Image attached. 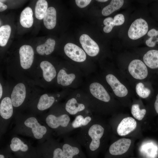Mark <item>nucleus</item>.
Listing matches in <instances>:
<instances>
[{
	"label": "nucleus",
	"instance_id": "58836bf2",
	"mask_svg": "<svg viewBox=\"0 0 158 158\" xmlns=\"http://www.w3.org/2000/svg\"><path fill=\"white\" fill-rule=\"evenodd\" d=\"M154 106L157 113L158 114V94L156 96V99L155 101Z\"/></svg>",
	"mask_w": 158,
	"mask_h": 158
},
{
	"label": "nucleus",
	"instance_id": "a19ab883",
	"mask_svg": "<svg viewBox=\"0 0 158 158\" xmlns=\"http://www.w3.org/2000/svg\"><path fill=\"white\" fill-rule=\"evenodd\" d=\"M107 0H98L97 1L100 2H105L108 1Z\"/></svg>",
	"mask_w": 158,
	"mask_h": 158
},
{
	"label": "nucleus",
	"instance_id": "1a4fd4ad",
	"mask_svg": "<svg viewBox=\"0 0 158 158\" xmlns=\"http://www.w3.org/2000/svg\"><path fill=\"white\" fill-rule=\"evenodd\" d=\"M61 142L62 158H88L83 151L82 146L75 138L66 136Z\"/></svg>",
	"mask_w": 158,
	"mask_h": 158
},
{
	"label": "nucleus",
	"instance_id": "e433bc0d",
	"mask_svg": "<svg viewBox=\"0 0 158 158\" xmlns=\"http://www.w3.org/2000/svg\"><path fill=\"white\" fill-rule=\"evenodd\" d=\"M37 53L41 55H43L45 54V49L43 44L38 46L36 48Z\"/></svg>",
	"mask_w": 158,
	"mask_h": 158
},
{
	"label": "nucleus",
	"instance_id": "2f4dec72",
	"mask_svg": "<svg viewBox=\"0 0 158 158\" xmlns=\"http://www.w3.org/2000/svg\"><path fill=\"white\" fill-rule=\"evenodd\" d=\"M135 89L138 95L142 98L147 97L150 94V90L145 87L144 84L142 83H139L137 84Z\"/></svg>",
	"mask_w": 158,
	"mask_h": 158
},
{
	"label": "nucleus",
	"instance_id": "ea45409f",
	"mask_svg": "<svg viewBox=\"0 0 158 158\" xmlns=\"http://www.w3.org/2000/svg\"><path fill=\"white\" fill-rule=\"evenodd\" d=\"M2 88L1 84H0V98L1 99L2 97Z\"/></svg>",
	"mask_w": 158,
	"mask_h": 158
},
{
	"label": "nucleus",
	"instance_id": "dca6fc26",
	"mask_svg": "<svg viewBox=\"0 0 158 158\" xmlns=\"http://www.w3.org/2000/svg\"><path fill=\"white\" fill-rule=\"evenodd\" d=\"M64 51L68 57L75 61L83 62L86 59V55L85 51L74 44H66L64 47Z\"/></svg>",
	"mask_w": 158,
	"mask_h": 158
},
{
	"label": "nucleus",
	"instance_id": "f8f14e48",
	"mask_svg": "<svg viewBox=\"0 0 158 158\" xmlns=\"http://www.w3.org/2000/svg\"><path fill=\"white\" fill-rule=\"evenodd\" d=\"M64 108L69 115L75 116L89 109L88 99L71 97L66 103Z\"/></svg>",
	"mask_w": 158,
	"mask_h": 158
},
{
	"label": "nucleus",
	"instance_id": "5701e85b",
	"mask_svg": "<svg viewBox=\"0 0 158 158\" xmlns=\"http://www.w3.org/2000/svg\"><path fill=\"white\" fill-rule=\"evenodd\" d=\"M143 44L147 47H158V23L148 30L143 39Z\"/></svg>",
	"mask_w": 158,
	"mask_h": 158
},
{
	"label": "nucleus",
	"instance_id": "0eeeda50",
	"mask_svg": "<svg viewBox=\"0 0 158 158\" xmlns=\"http://www.w3.org/2000/svg\"><path fill=\"white\" fill-rule=\"evenodd\" d=\"M37 158H62L61 142L51 137L36 147Z\"/></svg>",
	"mask_w": 158,
	"mask_h": 158
},
{
	"label": "nucleus",
	"instance_id": "9b49d317",
	"mask_svg": "<svg viewBox=\"0 0 158 158\" xmlns=\"http://www.w3.org/2000/svg\"><path fill=\"white\" fill-rule=\"evenodd\" d=\"M138 53L142 54V61L149 68H158V47L150 48L146 47L132 48Z\"/></svg>",
	"mask_w": 158,
	"mask_h": 158
},
{
	"label": "nucleus",
	"instance_id": "c85d7f7f",
	"mask_svg": "<svg viewBox=\"0 0 158 158\" xmlns=\"http://www.w3.org/2000/svg\"><path fill=\"white\" fill-rule=\"evenodd\" d=\"M48 9V3L45 0H38L35 8V16L39 20L43 19Z\"/></svg>",
	"mask_w": 158,
	"mask_h": 158
},
{
	"label": "nucleus",
	"instance_id": "6ab92c4d",
	"mask_svg": "<svg viewBox=\"0 0 158 158\" xmlns=\"http://www.w3.org/2000/svg\"><path fill=\"white\" fill-rule=\"evenodd\" d=\"M79 40L82 47L89 56L93 57L98 54L99 51V46L88 35L86 34L82 35Z\"/></svg>",
	"mask_w": 158,
	"mask_h": 158
},
{
	"label": "nucleus",
	"instance_id": "72a5a7b5",
	"mask_svg": "<svg viewBox=\"0 0 158 158\" xmlns=\"http://www.w3.org/2000/svg\"><path fill=\"white\" fill-rule=\"evenodd\" d=\"M45 47V54L48 55L51 54L54 50L55 45V41L52 39H47L44 44Z\"/></svg>",
	"mask_w": 158,
	"mask_h": 158
},
{
	"label": "nucleus",
	"instance_id": "7ed1b4c3",
	"mask_svg": "<svg viewBox=\"0 0 158 158\" xmlns=\"http://www.w3.org/2000/svg\"><path fill=\"white\" fill-rule=\"evenodd\" d=\"M13 134L31 137L42 143L52 137L53 131L36 117L17 115L14 121Z\"/></svg>",
	"mask_w": 158,
	"mask_h": 158
},
{
	"label": "nucleus",
	"instance_id": "4c0bfd02",
	"mask_svg": "<svg viewBox=\"0 0 158 158\" xmlns=\"http://www.w3.org/2000/svg\"><path fill=\"white\" fill-rule=\"evenodd\" d=\"M7 6L6 5L2 3L1 2H0V11H3L7 9Z\"/></svg>",
	"mask_w": 158,
	"mask_h": 158
},
{
	"label": "nucleus",
	"instance_id": "423d86ee",
	"mask_svg": "<svg viewBox=\"0 0 158 158\" xmlns=\"http://www.w3.org/2000/svg\"><path fill=\"white\" fill-rule=\"evenodd\" d=\"M135 8L131 6L113 17L105 18L103 21L104 32L107 34L114 32V35L118 37L121 30L126 24L130 14Z\"/></svg>",
	"mask_w": 158,
	"mask_h": 158
},
{
	"label": "nucleus",
	"instance_id": "393cba45",
	"mask_svg": "<svg viewBox=\"0 0 158 158\" xmlns=\"http://www.w3.org/2000/svg\"><path fill=\"white\" fill-rule=\"evenodd\" d=\"M56 11L53 7L48 8L43 18V23L45 27L48 29H52L56 24Z\"/></svg>",
	"mask_w": 158,
	"mask_h": 158
},
{
	"label": "nucleus",
	"instance_id": "39448f33",
	"mask_svg": "<svg viewBox=\"0 0 158 158\" xmlns=\"http://www.w3.org/2000/svg\"><path fill=\"white\" fill-rule=\"evenodd\" d=\"M6 147L16 158H37L36 147L17 135L13 134Z\"/></svg>",
	"mask_w": 158,
	"mask_h": 158
},
{
	"label": "nucleus",
	"instance_id": "c9c22d12",
	"mask_svg": "<svg viewBox=\"0 0 158 158\" xmlns=\"http://www.w3.org/2000/svg\"><path fill=\"white\" fill-rule=\"evenodd\" d=\"M90 0H76L75 1L78 6L80 8L85 7L91 2Z\"/></svg>",
	"mask_w": 158,
	"mask_h": 158
},
{
	"label": "nucleus",
	"instance_id": "6e6552de",
	"mask_svg": "<svg viewBox=\"0 0 158 158\" xmlns=\"http://www.w3.org/2000/svg\"><path fill=\"white\" fill-rule=\"evenodd\" d=\"M89 90L93 98L88 99L89 109L95 112L99 102H109L111 100L110 95L103 86L100 83L94 82L89 86Z\"/></svg>",
	"mask_w": 158,
	"mask_h": 158
},
{
	"label": "nucleus",
	"instance_id": "f257e3e1",
	"mask_svg": "<svg viewBox=\"0 0 158 158\" xmlns=\"http://www.w3.org/2000/svg\"><path fill=\"white\" fill-rule=\"evenodd\" d=\"M158 23L151 16L148 6L140 4L131 13L120 32L118 37L120 46L126 48L140 46L149 29Z\"/></svg>",
	"mask_w": 158,
	"mask_h": 158
},
{
	"label": "nucleus",
	"instance_id": "bb28decb",
	"mask_svg": "<svg viewBox=\"0 0 158 158\" xmlns=\"http://www.w3.org/2000/svg\"><path fill=\"white\" fill-rule=\"evenodd\" d=\"M57 101L53 97L44 94L40 97L36 108L39 111H43L51 107Z\"/></svg>",
	"mask_w": 158,
	"mask_h": 158
},
{
	"label": "nucleus",
	"instance_id": "ddd939ff",
	"mask_svg": "<svg viewBox=\"0 0 158 158\" xmlns=\"http://www.w3.org/2000/svg\"><path fill=\"white\" fill-rule=\"evenodd\" d=\"M128 64V71L134 78L142 80L147 77V67L142 60L138 58H134L130 59Z\"/></svg>",
	"mask_w": 158,
	"mask_h": 158
},
{
	"label": "nucleus",
	"instance_id": "4468645a",
	"mask_svg": "<svg viewBox=\"0 0 158 158\" xmlns=\"http://www.w3.org/2000/svg\"><path fill=\"white\" fill-rule=\"evenodd\" d=\"M131 143V140L128 138H122L115 141L110 146L105 158H111L125 153L128 150Z\"/></svg>",
	"mask_w": 158,
	"mask_h": 158
},
{
	"label": "nucleus",
	"instance_id": "f03ea898",
	"mask_svg": "<svg viewBox=\"0 0 158 158\" xmlns=\"http://www.w3.org/2000/svg\"><path fill=\"white\" fill-rule=\"evenodd\" d=\"M105 131L104 126L96 115L89 124L80 128L75 138L85 149L89 158H97Z\"/></svg>",
	"mask_w": 158,
	"mask_h": 158
},
{
	"label": "nucleus",
	"instance_id": "9d476101",
	"mask_svg": "<svg viewBox=\"0 0 158 158\" xmlns=\"http://www.w3.org/2000/svg\"><path fill=\"white\" fill-rule=\"evenodd\" d=\"M13 106L11 99L4 98L0 104V134L1 136L6 132L13 114Z\"/></svg>",
	"mask_w": 158,
	"mask_h": 158
},
{
	"label": "nucleus",
	"instance_id": "aec40b11",
	"mask_svg": "<svg viewBox=\"0 0 158 158\" xmlns=\"http://www.w3.org/2000/svg\"><path fill=\"white\" fill-rule=\"evenodd\" d=\"M26 94V88L22 83L17 84L13 88L11 95V99L13 107H18L24 102Z\"/></svg>",
	"mask_w": 158,
	"mask_h": 158
},
{
	"label": "nucleus",
	"instance_id": "412c9836",
	"mask_svg": "<svg viewBox=\"0 0 158 158\" xmlns=\"http://www.w3.org/2000/svg\"><path fill=\"white\" fill-rule=\"evenodd\" d=\"M106 79L116 96L123 97L127 95L128 92L126 87L114 75L108 74L106 76Z\"/></svg>",
	"mask_w": 158,
	"mask_h": 158
},
{
	"label": "nucleus",
	"instance_id": "c756f323",
	"mask_svg": "<svg viewBox=\"0 0 158 158\" xmlns=\"http://www.w3.org/2000/svg\"><path fill=\"white\" fill-rule=\"evenodd\" d=\"M11 32L10 26L6 25L0 27V45L5 46L7 44L10 37Z\"/></svg>",
	"mask_w": 158,
	"mask_h": 158
},
{
	"label": "nucleus",
	"instance_id": "2eb2a0df",
	"mask_svg": "<svg viewBox=\"0 0 158 158\" xmlns=\"http://www.w3.org/2000/svg\"><path fill=\"white\" fill-rule=\"evenodd\" d=\"M92 113L89 109L75 115L74 119L71 123V132L74 129L81 128L89 124L92 121L95 116Z\"/></svg>",
	"mask_w": 158,
	"mask_h": 158
},
{
	"label": "nucleus",
	"instance_id": "20e7f679",
	"mask_svg": "<svg viewBox=\"0 0 158 158\" xmlns=\"http://www.w3.org/2000/svg\"><path fill=\"white\" fill-rule=\"evenodd\" d=\"M51 112L43 118L42 121L50 128L57 136L63 138L68 135L71 121L69 114L64 108L54 109Z\"/></svg>",
	"mask_w": 158,
	"mask_h": 158
},
{
	"label": "nucleus",
	"instance_id": "7c9ffc66",
	"mask_svg": "<svg viewBox=\"0 0 158 158\" xmlns=\"http://www.w3.org/2000/svg\"><path fill=\"white\" fill-rule=\"evenodd\" d=\"M146 112L145 109H140L138 104H134L132 106L131 114L133 117L138 120H141L143 118Z\"/></svg>",
	"mask_w": 158,
	"mask_h": 158
},
{
	"label": "nucleus",
	"instance_id": "cd10ccee",
	"mask_svg": "<svg viewBox=\"0 0 158 158\" xmlns=\"http://www.w3.org/2000/svg\"><path fill=\"white\" fill-rule=\"evenodd\" d=\"M75 78V74H68L64 70L62 69L58 73L57 82L58 84L63 86H67L72 83Z\"/></svg>",
	"mask_w": 158,
	"mask_h": 158
},
{
	"label": "nucleus",
	"instance_id": "a878e982",
	"mask_svg": "<svg viewBox=\"0 0 158 158\" xmlns=\"http://www.w3.org/2000/svg\"><path fill=\"white\" fill-rule=\"evenodd\" d=\"M33 13L32 9L29 7L25 8L21 12L20 22L21 25L25 28H29L33 23Z\"/></svg>",
	"mask_w": 158,
	"mask_h": 158
},
{
	"label": "nucleus",
	"instance_id": "b1692460",
	"mask_svg": "<svg viewBox=\"0 0 158 158\" xmlns=\"http://www.w3.org/2000/svg\"><path fill=\"white\" fill-rule=\"evenodd\" d=\"M40 67L43 71V78L46 81L50 82L56 77V69L49 62L46 61H42L40 63Z\"/></svg>",
	"mask_w": 158,
	"mask_h": 158
},
{
	"label": "nucleus",
	"instance_id": "473e14b6",
	"mask_svg": "<svg viewBox=\"0 0 158 158\" xmlns=\"http://www.w3.org/2000/svg\"><path fill=\"white\" fill-rule=\"evenodd\" d=\"M148 6L151 16L158 23V0L152 1Z\"/></svg>",
	"mask_w": 158,
	"mask_h": 158
},
{
	"label": "nucleus",
	"instance_id": "4be33fe9",
	"mask_svg": "<svg viewBox=\"0 0 158 158\" xmlns=\"http://www.w3.org/2000/svg\"><path fill=\"white\" fill-rule=\"evenodd\" d=\"M137 122L133 118L128 117L123 118L118 124L116 129L118 134L121 136L126 135L135 129Z\"/></svg>",
	"mask_w": 158,
	"mask_h": 158
},
{
	"label": "nucleus",
	"instance_id": "f3484780",
	"mask_svg": "<svg viewBox=\"0 0 158 158\" xmlns=\"http://www.w3.org/2000/svg\"><path fill=\"white\" fill-rule=\"evenodd\" d=\"M131 6V1L126 0H112L102 9L101 13L104 16H109L114 12L124 10Z\"/></svg>",
	"mask_w": 158,
	"mask_h": 158
},
{
	"label": "nucleus",
	"instance_id": "a211bd4d",
	"mask_svg": "<svg viewBox=\"0 0 158 158\" xmlns=\"http://www.w3.org/2000/svg\"><path fill=\"white\" fill-rule=\"evenodd\" d=\"M19 54L21 66L24 69H28L31 66L34 60L33 48L30 45H23L20 48Z\"/></svg>",
	"mask_w": 158,
	"mask_h": 158
},
{
	"label": "nucleus",
	"instance_id": "f704fd0d",
	"mask_svg": "<svg viewBox=\"0 0 158 158\" xmlns=\"http://www.w3.org/2000/svg\"><path fill=\"white\" fill-rule=\"evenodd\" d=\"M0 158H16L14 154L6 147L0 150Z\"/></svg>",
	"mask_w": 158,
	"mask_h": 158
}]
</instances>
